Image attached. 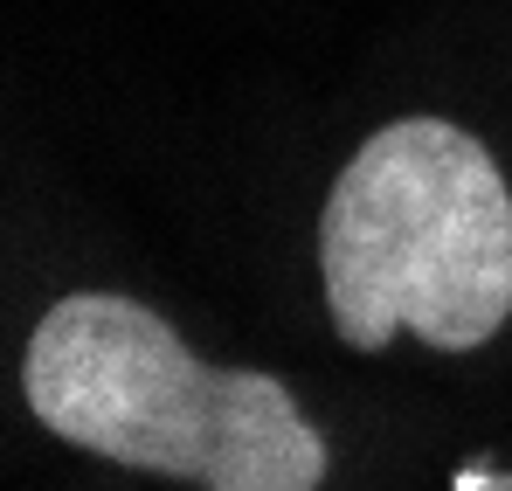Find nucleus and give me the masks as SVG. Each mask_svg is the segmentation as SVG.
Instances as JSON below:
<instances>
[{"instance_id": "4", "label": "nucleus", "mask_w": 512, "mask_h": 491, "mask_svg": "<svg viewBox=\"0 0 512 491\" xmlns=\"http://www.w3.org/2000/svg\"><path fill=\"white\" fill-rule=\"evenodd\" d=\"M485 491H512V471H506V478H492V485H485Z\"/></svg>"}, {"instance_id": "2", "label": "nucleus", "mask_w": 512, "mask_h": 491, "mask_svg": "<svg viewBox=\"0 0 512 491\" xmlns=\"http://www.w3.org/2000/svg\"><path fill=\"white\" fill-rule=\"evenodd\" d=\"M333 332L381 353L416 332L471 353L512 312V194L499 160L450 118H395L340 166L319 215Z\"/></svg>"}, {"instance_id": "3", "label": "nucleus", "mask_w": 512, "mask_h": 491, "mask_svg": "<svg viewBox=\"0 0 512 491\" xmlns=\"http://www.w3.org/2000/svg\"><path fill=\"white\" fill-rule=\"evenodd\" d=\"M492 478H499L492 464H464V471H457V491H485Z\"/></svg>"}, {"instance_id": "1", "label": "nucleus", "mask_w": 512, "mask_h": 491, "mask_svg": "<svg viewBox=\"0 0 512 491\" xmlns=\"http://www.w3.org/2000/svg\"><path fill=\"white\" fill-rule=\"evenodd\" d=\"M42 429L125 471L201 491H319L326 443L277 374L208 367L187 339L118 291H77L42 312L21 360Z\"/></svg>"}]
</instances>
